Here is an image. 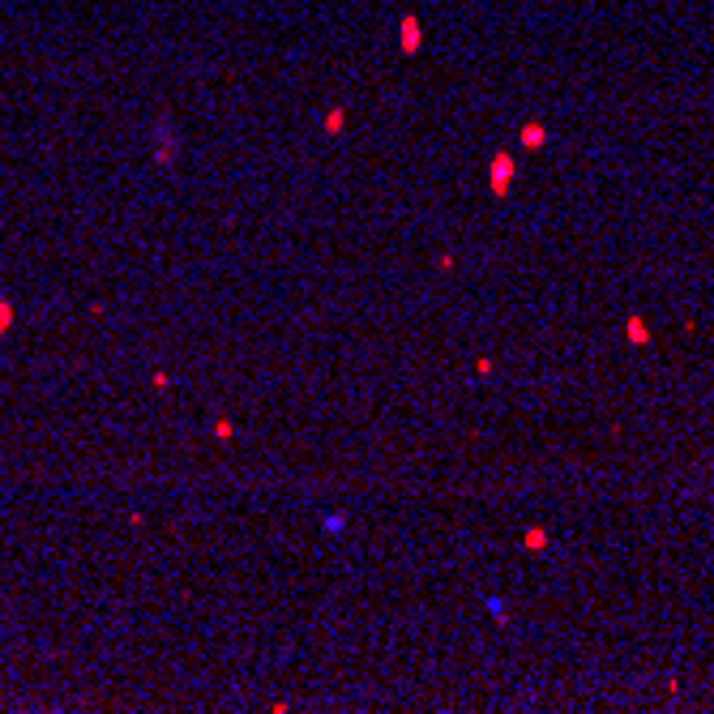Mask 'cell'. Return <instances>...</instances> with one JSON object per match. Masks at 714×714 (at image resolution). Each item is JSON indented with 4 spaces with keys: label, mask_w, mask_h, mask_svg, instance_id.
Here are the masks:
<instances>
[{
    "label": "cell",
    "mask_w": 714,
    "mask_h": 714,
    "mask_svg": "<svg viewBox=\"0 0 714 714\" xmlns=\"http://www.w3.org/2000/svg\"><path fill=\"white\" fill-rule=\"evenodd\" d=\"M150 158H154V167H175V158H180V133H175V124L167 116L154 124V150H150Z\"/></svg>",
    "instance_id": "1"
},
{
    "label": "cell",
    "mask_w": 714,
    "mask_h": 714,
    "mask_svg": "<svg viewBox=\"0 0 714 714\" xmlns=\"http://www.w3.org/2000/svg\"><path fill=\"white\" fill-rule=\"evenodd\" d=\"M514 154H492V167H488V188H492V197H505L509 193V184H514Z\"/></svg>",
    "instance_id": "2"
},
{
    "label": "cell",
    "mask_w": 714,
    "mask_h": 714,
    "mask_svg": "<svg viewBox=\"0 0 714 714\" xmlns=\"http://www.w3.org/2000/svg\"><path fill=\"white\" fill-rule=\"evenodd\" d=\"M625 338H629L633 347H646V342H651V325H646V317L633 312V317L625 321Z\"/></svg>",
    "instance_id": "3"
},
{
    "label": "cell",
    "mask_w": 714,
    "mask_h": 714,
    "mask_svg": "<svg viewBox=\"0 0 714 714\" xmlns=\"http://www.w3.org/2000/svg\"><path fill=\"white\" fill-rule=\"evenodd\" d=\"M419 39H424V34H419V21H415V17H402V51H407V56L419 51Z\"/></svg>",
    "instance_id": "4"
},
{
    "label": "cell",
    "mask_w": 714,
    "mask_h": 714,
    "mask_svg": "<svg viewBox=\"0 0 714 714\" xmlns=\"http://www.w3.org/2000/svg\"><path fill=\"white\" fill-rule=\"evenodd\" d=\"M544 141H548V128H544V124H522V146H526V150H539Z\"/></svg>",
    "instance_id": "5"
},
{
    "label": "cell",
    "mask_w": 714,
    "mask_h": 714,
    "mask_svg": "<svg viewBox=\"0 0 714 714\" xmlns=\"http://www.w3.org/2000/svg\"><path fill=\"white\" fill-rule=\"evenodd\" d=\"M13 321H17V308H13V300H9V295H0V338L13 330Z\"/></svg>",
    "instance_id": "6"
},
{
    "label": "cell",
    "mask_w": 714,
    "mask_h": 714,
    "mask_svg": "<svg viewBox=\"0 0 714 714\" xmlns=\"http://www.w3.org/2000/svg\"><path fill=\"white\" fill-rule=\"evenodd\" d=\"M321 531H325V535H342V531H347V514H325V518H321Z\"/></svg>",
    "instance_id": "7"
},
{
    "label": "cell",
    "mask_w": 714,
    "mask_h": 714,
    "mask_svg": "<svg viewBox=\"0 0 714 714\" xmlns=\"http://www.w3.org/2000/svg\"><path fill=\"white\" fill-rule=\"evenodd\" d=\"M522 544H526V548H531V552H544V548H548V531H544V526H531V531H526V539H522Z\"/></svg>",
    "instance_id": "8"
},
{
    "label": "cell",
    "mask_w": 714,
    "mask_h": 714,
    "mask_svg": "<svg viewBox=\"0 0 714 714\" xmlns=\"http://www.w3.org/2000/svg\"><path fill=\"white\" fill-rule=\"evenodd\" d=\"M210 432H214L218 441H231V437H235V424H231V419H214V428H210Z\"/></svg>",
    "instance_id": "9"
},
{
    "label": "cell",
    "mask_w": 714,
    "mask_h": 714,
    "mask_svg": "<svg viewBox=\"0 0 714 714\" xmlns=\"http://www.w3.org/2000/svg\"><path fill=\"white\" fill-rule=\"evenodd\" d=\"M325 133H342V107H334V111L325 116Z\"/></svg>",
    "instance_id": "10"
},
{
    "label": "cell",
    "mask_w": 714,
    "mask_h": 714,
    "mask_svg": "<svg viewBox=\"0 0 714 714\" xmlns=\"http://www.w3.org/2000/svg\"><path fill=\"white\" fill-rule=\"evenodd\" d=\"M484 608H488V612H492L496 621H505V603H501L496 595H488V599H484Z\"/></svg>",
    "instance_id": "11"
},
{
    "label": "cell",
    "mask_w": 714,
    "mask_h": 714,
    "mask_svg": "<svg viewBox=\"0 0 714 714\" xmlns=\"http://www.w3.org/2000/svg\"><path fill=\"white\" fill-rule=\"evenodd\" d=\"M150 381H154V389H171V372H163V368H158Z\"/></svg>",
    "instance_id": "12"
}]
</instances>
